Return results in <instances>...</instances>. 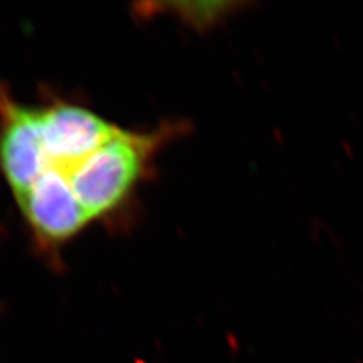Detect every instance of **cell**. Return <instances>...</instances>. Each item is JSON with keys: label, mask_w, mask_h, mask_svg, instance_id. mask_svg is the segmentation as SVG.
Masks as SVG:
<instances>
[{"label": "cell", "mask_w": 363, "mask_h": 363, "mask_svg": "<svg viewBox=\"0 0 363 363\" xmlns=\"http://www.w3.org/2000/svg\"><path fill=\"white\" fill-rule=\"evenodd\" d=\"M169 130H121L89 155L57 169L91 222L112 214L124 203Z\"/></svg>", "instance_id": "6da1fadb"}, {"label": "cell", "mask_w": 363, "mask_h": 363, "mask_svg": "<svg viewBox=\"0 0 363 363\" xmlns=\"http://www.w3.org/2000/svg\"><path fill=\"white\" fill-rule=\"evenodd\" d=\"M174 11L179 15L184 22L196 27L211 26L222 15L230 11V3H182L171 4Z\"/></svg>", "instance_id": "7a4b0ae2"}]
</instances>
